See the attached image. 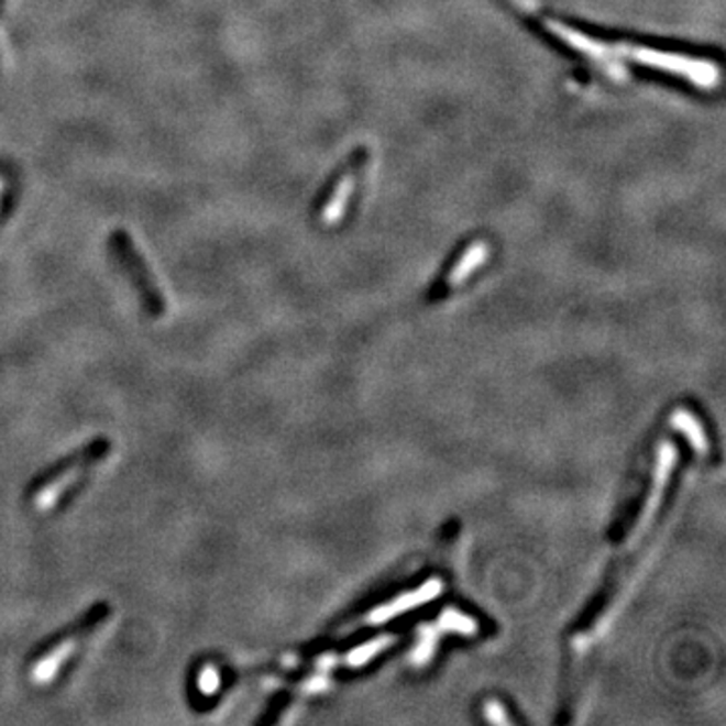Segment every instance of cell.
<instances>
[{"instance_id":"obj_1","label":"cell","mask_w":726,"mask_h":726,"mask_svg":"<svg viewBox=\"0 0 726 726\" xmlns=\"http://www.w3.org/2000/svg\"><path fill=\"white\" fill-rule=\"evenodd\" d=\"M109 244L121 266L125 268L128 277L132 278L135 289L142 295L147 311L156 317L164 315L166 311L164 293L157 287L156 278L152 277V271L145 265L144 256L135 249L132 237L125 230H116L109 237Z\"/></svg>"},{"instance_id":"obj_2","label":"cell","mask_w":726,"mask_h":726,"mask_svg":"<svg viewBox=\"0 0 726 726\" xmlns=\"http://www.w3.org/2000/svg\"><path fill=\"white\" fill-rule=\"evenodd\" d=\"M103 452L99 450V447H94L91 450H85L81 454L77 457H72V459L61 462L57 466V471L48 472L47 476L38 483L35 491V503L38 507H51L53 503H57L63 493L67 495L69 488H73L72 484L77 481L79 474H84L89 466L99 460Z\"/></svg>"},{"instance_id":"obj_3","label":"cell","mask_w":726,"mask_h":726,"mask_svg":"<svg viewBox=\"0 0 726 726\" xmlns=\"http://www.w3.org/2000/svg\"><path fill=\"white\" fill-rule=\"evenodd\" d=\"M0 190H2V182H0Z\"/></svg>"}]
</instances>
